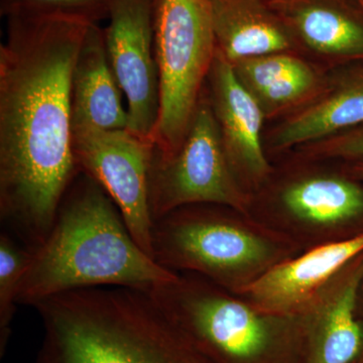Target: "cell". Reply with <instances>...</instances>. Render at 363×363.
<instances>
[{"label":"cell","instance_id":"cell-1","mask_svg":"<svg viewBox=\"0 0 363 363\" xmlns=\"http://www.w3.org/2000/svg\"><path fill=\"white\" fill-rule=\"evenodd\" d=\"M7 20L0 47V217L6 231L35 250L80 172L72 75L93 23L52 16Z\"/></svg>","mask_w":363,"mask_h":363},{"label":"cell","instance_id":"cell-2","mask_svg":"<svg viewBox=\"0 0 363 363\" xmlns=\"http://www.w3.org/2000/svg\"><path fill=\"white\" fill-rule=\"evenodd\" d=\"M177 274L138 245L104 189L80 171L64 195L49 235L33 250L18 304L33 307L60 294L101 286L147 291Z\"/></svg>","mask_w":363,"mask_h":363},{"label":"cell","instance_id":"cell-3","mask_svg":"<svg viewBox=\"0 0 363 363\" xmlns=\"http://www.w3.org/2000/svg\"><path fill=\"white\" fill-rule=\"evenodd\" d=\"M33 307L44 329L35 363H211L147 291L82 289Z\"/></svg>","mask_w":363,"mask_h":363},{"label":"cell","instance_id":"cell-4","mask_svg":"<svg viewBox=\"0 0 363 363\" xmlns=\"http://www.w3.org/2000/svg\"><path fill=\"white\" fill-rule=\"evenodd\" d=\"M152 257L177 274H193L240 295L279 262L303 250L252 215L197 204L154 222Z\"/></svg>","mask_w":363,"mask_h":363},{"label":"cell","instance_id":"cell-5","mask_svg":"<svg viewBox=\"0 0 363 363\" xmlns=\"http://www.w3.org/2000/svg\"><path fill=\"white\" fill-rule=\"evenodd\" d=\"M147 292L211 363H307L302 317L259 311L193 274Z\"/></svg>","mask_w":363,"mask_h":363},{"label":"cell","instance_id":"cell-6","mask_svg":"<svg viewBox=\"0 0 363 363\" xmlns=\"http://www.w3.org/2000/svg\"><path fill=\"white\" fill-rule=\"evenodd\" d=\"M160 112L155 147H181L216 55L209 0H155Z\"/></svg>","mask_w":363,"mask_h":363},{"label":"cell","instance_id":"cell-7","mask_svg":"<svg viewBox=\"0 0 363 363\" xmlns=\"http://www.w3.org/2000/svg\"><path fill=\"white\" fill-rule=\"evenodd\" d=\"M351 178L312 167L272 174L250 214L302 250L350 240L363 233V188Z\"/></svg>","mask_w":363,"mask_h":363},{"label":"cell","instance_id":"cell-8","mask_svg":"<svg viewBox=\"0 0 363 363\" xmlns=\"http://www.w3.org/2000/svg\"><path fill=\"white\" fill-rule=\"evenodd\" d=\"M149 199L154 222L197 204L222 205L250 214L252 197L241 188L227 161L206 85L179 150L164 156L154 147Z\"/></svg>","mask_w":363,"mask_h":363},{"label":"cell","instance_id":"cell-9","mask_svg":"<svg viewBox=\"0 0 363 363\" xmlns=\"http://www.w3.org/2000/svg\"><path fill=\"white\" fill-rule=\"evenodd\" d=\"M154 147V142L130 128L74 131L78 168L104 189L133 238L152 257L149 175Z\"/></svg>","mask_w":363,"mask_h":363},{"label":"cell","instance_id":"cell-10","mask_svg":"<svg viewBox=\"0 0 363 363\" xmlns=\"http://www.w3.org/2000/svg\"><path fill=\"white\" fill-rule=\"evenodd\" d=\"M155 0H111L105 45L126 99L130 128L155 143L160 83L154 28Z\"/></svg>","mask_w":363,"mask_h":363},{"label":"cell","instance_id":"cell-11","mask_svg":"<svg viewBox=\"0 0 363 363\" xmlns=\"http://www.w3.org/2000/svg\"><path fill=\"white\" fill-rule=\"evenodd\" d=\"M206 89L227 161L241 188L252 197L274 171L262 138L266 117L218 50L208 75Z\"/></svg>","mask_w":363,"mask_h":363},{"label":"cell","instance_id":"cell-12","mask_svg":"<svg viewBox=\"0 0 363 363\" xmlns=\"http://www.w3.org/2000/svg\"><path fill=\"white\" fill-rule=\"evenodd\" d=\"M362 255L363 233L309 248L279 262L238 296L259 311L300 317Z\"/></svg>","mask_w":363,"mask_h":363},{"label":"cell","instance_id":"cell-13","mask_svg":"<svg viewBox=\"0 0 363 363\" xmlns=\"http://www.w3.org/2000/svg\"><path fill=\"white\" fill-rule=\"evenodd\" d=\"M363 255L350 264L300 317L308 338L307 363H354L363 353L359 296Z\"/></svg>","mask_w":363,"mask_h":363},{"label":"cell","instance_id":"cell-14","mask_svg":"<svg viewBox=\"0 0 363 363\" xmlns=\"http://www.w3.org/2000/svg\"><path fill=\"white\" fill-rule=\"evenodd\" d=\"M297 43L326 63L363 58V18L347 0H267Z\"/></svg>","mask_w":363,"mask_h":363},{"label":"cell","instance_id":"cell-15","mask_svg":"<svg viewBox=\"0 0 363 363\" xmlns=\"http://www.w3.org/2000/svg\"><path fill=\"white\" fill-rule=\"evenodd\" d=\"M123 95L107 55L104 30L92 23L72 75L73 131L128 128L130 117Z\"/></svg>","mask_w":363,"mask_h":363},{"label":"cell","instance_id":"cell-16","mask_svg":"<svg viewBox=\"0 0 363 363\" xmlns=\"http://www.w3.org/2000/svg\"><path fill=\"white\" fill-rule=\"evenodd\" d=\"M236 78L266 119L286 117L309 104L328 83L297 52H276L231 64Z\"/></svg>","mask_w":363,"mask_h":363},{"label":"cell","instance_id":"cell-17","mask_svg":"<svg viewBox=\"0 0 363 363\" xmlns=\"http://www.w3.org/2000/svg\"><path fill=\"white\" fill-rule=\"evenodd\" d=\"M216 48L233 64L248 58L300 52L267 0H209Z\"/></svg>","mask_w":363,"mask_h":363},{"label":"cell","instance_id":"cell-18","mask_svg":"<svg viewBox=\"0 0 363 363\" xmlns=\"http://www.w3.org/2000/svg\"><path fill=\"white\" fill-rule=\"evenodd\" d=\"M363 124V74L330 81L313 101L285 117L272 130L274 152L298 149Z\"/></svg>","mask_w":363,"mask_h":363},{"label":"cell","instance_id":"cell-19","mask_svg":"<svg viewBox=\"0 0 363 363\" xmlns=\"http://www.w3.org/2000/svg\"><path fill=\"white\" fill-rule=\"evenodd\" d=\"M33 250L2 231L0 235V357H4L11 334V324L18 305V295L23 277Z\"/></svg>","mask_w":363,"mask_h":363},{"label":"cell","instance_id":"cell-20","mask_svg":"<svg viewBox=\"0 0 363 363\" xmlns=\"http://www.w3.org/2000/svg\"><path fill=\"white\" fill-rule=\"evenodd\" d=\"M111 0H1V14L78 18L96 23L108 18Z\"/></svg>","mask_w":363,"mask_h":363},{"label":"cell","instance_id":"cell-21","mask_svg":"<svg viewBox=\"0 0 363 363\" xmlns=\"http://www.w3.org/2000/svg\"><path fill=\"white\" fill-rule=\"evenodd\" d=\"M298 160L330 161L350 160L363 162V128H353L326 140L304 145L297 150Z\"/></svg>","mask_w":363,"mask_h":363},{"label":"cell","instance_id":"cell-22","mask_svg":"<svg viewBox=\"0 0 363 363\" xmlns=\"http://www.w3.org/2000/svg\"><path fill=\"white\" fill-rule=\"evenodd\" d=\"M350 174L353 178L363 181V162H358L354 166L351 167Z\"/></svg>","mask_w":363,"mask_h":363},{"label":"cell","instance_id":"cell-23","mask_svg":"<svg viewBox=\"0 0 363 363\" xmlns=\"http://www.w3.org/2000/svg\"><path fill=\"white\" fill-rule=\"evenodd\" d=\"M359 304L363 306L362 303L359 302ZM358 308H359V316H360V318H362V322H363V309H362V308H360V307H358ZM362 358L363 359V353H362Z\"/></svg>","mask_w":363,"mask_h":363},{"label":"cell","instance_id":"cell-24","mask_svg":"<svg viewBox=\"0 0 363 363\" xmlns=\"http://www.w3.org/2000/svg\"><path fill=\"white\" fill-rule=\"evenodd\" d=\"M354 363H363V359L362 357L359 358V359L357 360V362H354Z\"/></svg>","mask_w":363,"mask_h":363},{"label":"cell","instance_id":"cell-25","mask_svg":"<svg viewBox=\"0 0 363 363\" xmlns=\"http://www.w3.org/2000/svg\"><path fill=\"white\" fill-rule=\"evenodd\" d=\"M362 1H363V0H362Z\"/></svg>","mask_w":363,"mask_h":363}]
</instances>
